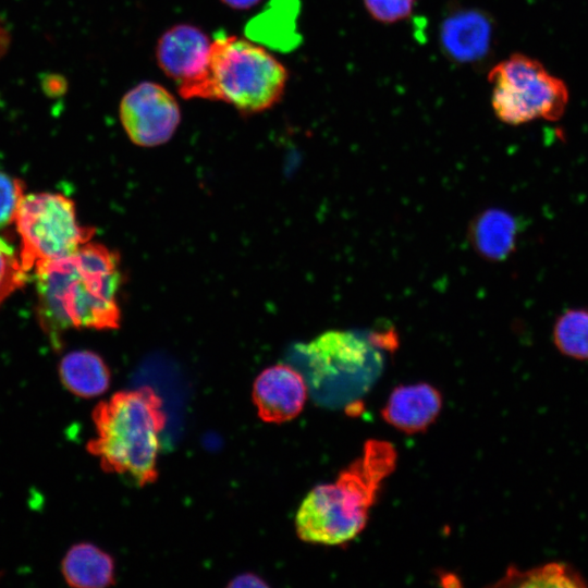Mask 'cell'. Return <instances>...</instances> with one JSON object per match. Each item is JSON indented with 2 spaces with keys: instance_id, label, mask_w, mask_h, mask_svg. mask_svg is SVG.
Here are the masks:
<instances>
[{
  "instance_id": "1",
  "label": "cell",
  "mask_w": 588,
  "mask_h": 588,
  "mask_svg": "<svg viewBox=\"0 0 588 588\" xmlns=\"http://www.w3.org/2000/svg\"><path fill=\"white\" fill-rule=\"evenodd\" d=\"M35 281L38 320L54 344L71 328H119L122 270L115 250L87 242L64 257L38 264Z\"/></svg>"
},
{
  "instance_id": "2",
  "label": "cell",
  "mask_w": 588,
  "mask_h": 588,
  "mask_svg": "<svg viewBox=\"0 0 588 588\" xmlns=\"http://www.w3.org/2000/svg\"><path fill=\"white\" fill-rule=\"evenodd\" d=\"M394 446L368 440L363 453L333 483L315 487L296 514V531L307 542L343 544L365 527L383 480L396 465Z\"/></svg>"
},
{
  "instance_id": "3",
  "label": "cell",
  "mask_w": 588,
  "mask_h": 588,
  "mask_svg": "<svg viewBox=\"0 0 588 588\" xmlns=\"http://www.w3.org/2000/svg\"><path fill=\"white\" fill-rule=\"evenodd\" d=\"M96 437L87 443L107 473L125 475L138 486L157 479L159 434L166 425L162 401L149 387L121 391L93 412Z\"/></svg>"
},
{
  "instance_id": "4",
  "label": "cell",
  "mask_w": 588,
  "mask_h": 588,
  "mask_svg": "<svg viewBox=\"0 0 588 588\" xmlns=\"http://www.w3.org/2000/svg\"><path fill=\"white\" fill-rule=\"evenodd\" d=\"M285 66L261 46L237 36L211 40L203 68L179 83L185 99L219 100L244 113L274 106L287 83Z\"/></svg>"
},
{
  "instance_id": "5",
  "label": "cell",
  "mask_w": 588,
  "mask_h": 588,
  "mask_svg": "<svg viewBox=\"0 0 588 588\" xmlns=\"http://www.w3.org/2000/svg\"><path fill=\"white\" fill-rule=\"evenodd\" d=\"M495 117L517 126L537 119L558 121L565 112L568 89L543 64L524 53H513L488 73Z\"/></svg>"
},
{
  "instance_id": "6",
  "label": "cell",
  "mask_w": 588,
  "mask_h": 588,
  "mask_svg": "<svg viewBox=\"0 0 588 588\" xmlns=\"http://www.w3.org/2000/svg\"><path fill=\"white\" fill-rule=\"evenodd\" d=\"M379 333L328 331L303 346L316 387L333 388L336 397L351 401L371 385L382 369Z\"/></svg>"
},
{
  "instance_id": "7",
  "label": "cell",
  "mask_w": 588,
  "mask_h": 588,
  "mask_svg": "<svg viewBox=\"0 0 588 588\" xmlns=\"http://www.w3.org/2000/svg\"><path fill=\"white\" fill-rule=\"evenodd\" d=\"M14 221L25 272L42 261L73 253L95 234L94 229L77 222L74 203L57 193L24 195Z\"/></svg>"
},
{
  "instance_id": "8",
  "label": "cell",
  "mask_w": 588,
  "mask_h": 588,
  "mask_svg": "<svg viewBox=\"0 0 588 588\" xmlns=\"http://www.w3.org/2000/svg\"><path fill=\"white\" fill-rule=\"evenodd\" d=\"M120 119L135 145L155 147L172 137L180 124L181 111L167 88L154 82H143L123 96Z\"/></svg>"
},
{
  "instance_id": "9",
  "label": "cell",
  "mask_w": 588,
  "mask_h": 588,
  "mask_svg": "<svg viewBox=\"0 0 588 588\" xmlns=\"http://www.w3.org/2000/svg\"><path fill=\"white\" fill-rule=\"evenodd\" d=\"M307 399V385L299 371L286 364L266 368L254 383L253 400L259 417L284 422L296 417Z\"/></svg>"
},
{
  "instance_id": "10",
  "label": "cell",
  "mask_w": 588,
  "mask_h": 588,
  "mask_svg": "<svg viewBox=\"0 0 588 588\" xmlns=\"http://www.w3.org/2000/svg\"><path fill=\"white\" fill-rule=\"evenodd\" d=\"M493 23L477 9H462L441 23L439 40L444 54L457 63L481 61L491 49Z\"/></svg>"
},
{
  "instance_id": "11",
  "label": "cell",
  "mask_w": 588,
  "mask_h": 588,
  "mask_svg": "<svg viewBox=\"0 0 588 588\" xmlns=\"http://www.w3.org/2000/svg\"><path fill=\"white\" fill-rule=\"evenodd\" d=\"M211 40L200 28L179 24L162 34L156 49L157 62L166 75L181 83L205 64Z\"/></svg>"
},
{
  "instance_id": "12",
  "label": "cell",
  "mask_w": 588,
  "mask_h": 588,
  "mask_svg": "<svg viewBox=\"0 0 588 588\" xmlns=\"http://www.w3.org/2000/svg\"><path fill=\"white\" fill-rule=\"evenodd\" d=\"M441 407V393L421 382L395 388L381 414L395 429L413 434L426 430L436 420Z\"/></svg>"
},
{
  "instance_id": "13",
  "label": "cell",
  "mask_w": 588,
  "mask_h": 588,
  "mask_svg": "<svg viewBox=\"0 0 588 588\" xmlns=\"http://www.w3.org/2000/svg\"><path fill=\"white\" fill-rule=\"evenodd\" d=\"M518 231V221L512 213L500 208H489L470 221L468 241L480 257L499 262L514 252Z\"/></svg>"
},
{
  "instance_id": "14",
  "label": "cell",
  "mask_w": 588,
  "mask_h": 588,
  "mask_svg": "<svg viewBox=\"0 0 588 588\" xmlns=\"http://www.w3.org/2000/svg\"><path fill=\"white\" fill-rule=\"evenodd\" d=\"M61 573L71 587L103 588L114 583V562L95 544L76 543L63 556Z\"/></svg>"
},
{
  "instance_id": "15",
  "label": "cell",
  "mask_w": 588,
  "mask_h": 588,
  "mask_svg": "<svg viewBox=\"0 0 588 588\" xmlns=\"http://www.w3.org/2000/svg\"><path fill=\"white\" fill-rule=\"evenodd\" d=\"M59 376L63 387L72 394L86 399L105 393L111 378L105 360L87 350L64 355L59 364Z\"/></svg>"
},
{
  "instance_id": "16",
  "label": "cell",
  "mask_w": 588,
  "mask_h": 588,
  "mask_svg": "<svg viewBox=\"0 0 588 588\" xmlns=\"http://www.w3.org/2000/svg\"><path fill=\"white\" fill-rule=\"evenodd\" d=\"M498 586L516 587H588L585 578L569 564L552 562L527 571L507 569Z\"/></svg>"
},
{
  "instance_id": "17",
  "label": "cell",
  "mask_w": 588,
  "mask_h": 588,
  "mask_svg": "<svg viewBox=\"0 0 588 588\" xmlns=\"http://www.w3.org/2000/svg\"><path fill=\"white\" fill-rule=\"evenodd\" d=\"M553 342L563 355L588 360V310H565L554 323Z\"/></svg>"
},
{
  "instance_id": "18",
  "label": "cell",
  "mask_w": 588,
  "mask_h": 588,
  "mask_svg": "<svg viewBox=\"0 0 588 588\" xmlns=\"http://www.w3.org/2000/svg\"><path fill=\"white\" fill-rule=\"evenodd\" d=\"M26 274L13 247L0 237V305L24 285Z\"/></svg>"
},
{
  "instance_id": "19",
  "label": "cell",
  "mask_w": 588,
  "mask_h": 588,
  "mask_svg": "<svg viewBox=\"0 0 588 588\" xmlns=\"http://www.w3.org/2000/svg\"><path fill=\"white\" fill-rule=\"evenodd\" d=\"M369 16L381 24H395L411 16L417 0H363Z\"/></svg>"
},
{
  "instance_id": "20",
  "label": "cell",
  "mask_w": 588,
  "mask_h": 588,
  "mask_svg": "<svg viewBox=\"0 0 588 588\" xmlns=\"http://www.w3.org/2000/svg\"><path fill=\"white\" fill-rule=\"evenodd\" d=\"M23 197V182L0 171V229L14 221Z\"/></svg>"
},
{
  "instance_id": "21",
  "label": "cell",
  "mask_w": 588,
  "mask_h": 588,
  "mask_svg": "<svg viewBox=\"0 0 588 588\" xmlns=\"http://www.w3.org/2000/svg\"><path fill=\"white\" fill-rule=\"evenodd\" d=\"M229 586L235 587H266L267 584L264 583L259 577L253 574H244L236 577Z\"/></svg>"
},
{
  "instance_id": "22",
  "label": "cell",
  "mask_w": 588,
  "mask_h": 588,
  "mask_svg": "<svg viewBox=\"0 0 588 588\" xmlns=\"http://www.w3.org/2000/svg\"><path fill=\"white\" fill-rule=\"evenodd\" d=\"M226 5L243 10L252 8L253 5L257 4L260 0H221Z\"/></svg>"
},
{
  "instance_id": "23",
  "label": "cell",
  "mask_w": 588,
  "mask_h": 588,
  "mask_svg": "<svg viewBox=\"0 0 588 588\" xmlns=\"http://www.w3.org/2000/svg\"><path fill=\"white\" fill-rule=\"evenodd\" d=\"M7 42H8L7 35L4 30L2 29V27L0 26V54L5 49Z\"/></svg>"
}]
</instances>
